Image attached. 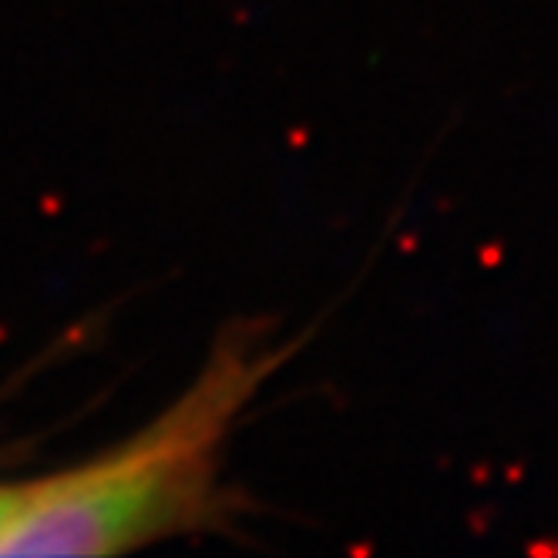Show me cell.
Here are the masks:
<instances>
[{"instance_id": "2", "label": "cell", "mask_w": 558, "mask_h": 558, "mask_svg": "<svg viewBox=\"0 0 558 558\" xmlns=\"http://www.w3.org/2000/svg\"><path fill=\"white\" fill-rule=\"evenodd\" d=\"M31 482H0V538L8 535V529L17 522V514L27 505Z\"/></svg>"}, {"instance_id": "1", "label": "cell", "mask_w": 558, "mask_h": 558, "mask_svg": "<svg viewBox=\"0 0 558 558\" xmlns=\"http://www.w3.org/2000/svg\"><path fill=\"white\" fill-rule=\"evenodd\" d=\"M272 343L232 327L162 414L118 448L31 482L0 555H118L206 525L229 434L283 361Z\"/></svg>"}]
</instances>
